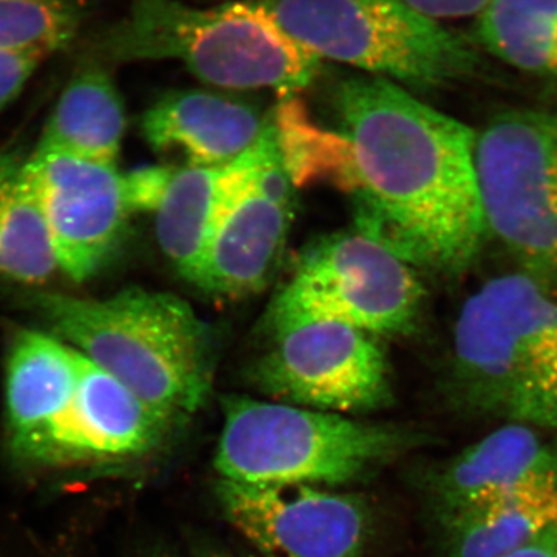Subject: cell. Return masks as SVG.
<instances>
[{"label":"cell","mask_w":557,"mask_h":557,"mask_svg":"<svg viewBox=\"0 0 557 557\" xmlns=\"http://www.w3.org/2000/svg\"><path fill=\"white\" fill-rule=\"evenodd\" d=\"M222 410L214 467L249 485H347L423 442L408 428L240 395Z\"/></svg>","instance_id":"cell-5"},{"label":"cell","mask_w":557,"mask_h":557,"mask_svg":"<svg viewBox=\"0 0 557 557\" xmlns=\"http://www.w3.org/2000/svg\"><path fill=\"white\" fill-rule=\"evenodd\" d=\"M57 271L27 159L13 150L0 152V277L38 285Z\"/></svg>","instance_id":"cell-21"},{"label":"cell","mask_w":557,"mask_h":557,"mask_svg":"<svg viewBox=\"0 0 557 557\" xmlns=\"http://www.w3.org/2000/svg\"><path fill=\"white\" fill-rule=\"evenodd\" d=\"M289 36L319 60L343 62L412 94L480 78L483 51L405 0H262Z\"/></svg>","instance_id":"cell-6"},{"label":"cell","mask_w":557,"mask_h":557,"mask_svg":"<svg viewBox=\"0 0 557 557\" xmlns=\"http://www.w3.org/2000/svg\"><path fill=\"white\" fill-rule=\"evenodd\" d=\"M126 127L123 97L109 69L89 62L62 90L33 152L116 164Z\"/></svg>","instance_id":"cell-18"},{"label":"cell","mask_w":557,"mask_h":557,"mask_svg":"<svg viewBox=\"0 0 557 557\" xmlns=\"http://www.w3.org/2000/svg\"><path fill=\"white\" fill-rule=\"evenodd\" d=\"M251 376L273 401L341 416L375 412L394 399L380 338L341 322H307L274 333Z\"/></svg>","instance_id":"cell-9"},{"label":"cell","mask_w":557,"mask_h":557,"mask_svg":"<svg viewBox=\"0 0 557 557\" xmlns=\"http://www.w3.org/2000/svg\"><path fill=\"white\" fill-rule=\"evenodd\" d=\"M335 106L357 231L417 270L456 277L487 239L475 131L376 76L344 79Z\"/></svg>","instance_id":"cell-1"},{"label":"cell","mask_w":557,"mask_h":557,"mask_svg":"<svg viewBox=\"0 0 557 557\" xmlns=\"http://www.w3.org/2000/svg\"><path fill=\"white\" fill-rule=\"evenodd\" d=\"M27 171L58 270L87 281L119 248L134 212L124 174L116 164L38 152L27 157Z\"/></svg>","instance_id":"cell-12"},{"label":"cell","mask_w":557,"mask_h":557,"mask_svg":"<svg viewBox=\"0 0 557 557\" xmlns=\"http://www.w3.org/2000/svg\"><path fill=\"white\" fill-rule=\"evenodd\" d=\"M101 62L177 61L208 86L292 97L318 73L317 54L282 28L262 0L196 9L180 0H129L102 33Z\"/></svg>","instance_id":"cell-4"},{"label":"cell","mask_w":557,"mask_h":557,"mask_svg":"<svg viewBox=\"0 0 557 557\" xmlns=\"http://www.w3.org/2000/svg\"><path fill=\"white\" fill-rule=\"evenodd\" d=\"M90 14V0H0V50L51 54L67 49Z\"/></svg>","instance_id":"cell-22"},{"label":"cell","mask_w":557,"mask_h":557,"mask_svg":"<svg viewBox=\"0 0 557 557\" xmlns=\"http://www.w3.org/2000/svg\"><path fill=\"white\" fill-rule=\"evenodd\" d=\"M171 421L81 355L78 386L40 461H115L159 445Z\"/></svg>","instance_id":"cell-13"},{"label":"cell","mask_w":557,"mask_h":557,"mask_svg":"<svg viewBox=\"0 0 557 557\" xmlns=\"http://www.w3.org/2000/svg\"><path fill=\"white\" fill-rule=\"evenodd\" d=\"M480 50L557 95V0H494L474 20Z\"/></svg>","instance_id":"cell-20"},{"label":"cell","mask_w":557,"mask_h":557,"mask_svg":"<svg viewBox=\"0 0 557 557\" xmlns=\"http://www.w3.org/2000/svg\"><path fill=\"white\" fill-rule=\"evenodd\" d=\"M293 186L271 120L247 182L212 234L196 287L230 299L267 287L295 218Z\"/></svg>","instance_id":"cell-11"},{"label":"cell","mask_w":557,"mask_h":557,"mask_svg":"<svg viewBox=\"0 0 557 557\" xmlns=\"http://www.w3.org/2000/svg\"><path fill=\"white\" fill-rule=\"evenodd\" d=\"M81 354L67 343L22 330L7 361L5 405L11 443L22 456L40 460L53 428L78 386Z\"/></svg>","instance_id":"cell-16"},{"label":"cell","mask_w":557,"mask_h":557,"mask_svg":"<svg viewBox=\"0 0 557 557\" xmlns=\"http://www.w3.org/2000/svg\"><path fill=\"white\" fill-rule=\"evenodd\" d=\"M426 289L417 269L366 234L335 233L300 252L267 309V335L332 321L376 336H410L420 327Z\"/></svg>","instance_id":"cell-7"},{"label":"cell","mask_w":557,"mask_h":557,"mask_svg":"<svg viewBox=\"0 0 557 557\" xmlns=\"http://www.w3.org/2000/svg\"><path fill=\"white\" fill-rule=\"evenodd\" d=\"M445 394L461 416L557 434V296L519 271L480 285L454 325Z\"/></svg>","instance_id":"cell-3"},{"label":"cell","mask_w":557,"mask_h":557,"mask_svg":"<svg viewBox=\"0 0 557 557\" xmlns=\"http://www.w3.org/2000/svg\"><path fill=\"white\" fill-rule=\"evenodd\" d=\"M474 163L487 236L557 296V109L496 113L475 132Z\"/></svg>","instance_id":"cell-8"},{"label":"cell","mask_w":557,"mask_h":557,"mask_svg":"<svg viewBox=\"0 0 557 557\" xmlns=\"http://www.w3.org/2000/svg\"><path fill=\"white\" fill-rule=\"evenodd\" d=\"M247 102L207 90H177L143 116V137L157 152H178L186 166H225L251 149L270 126Z\"/></svg>","instance_id":"cell-15"},{"label":"cell","mask_w":557,"mask_h":557,"mask_svg":"<svg viewBox=\"0 0 557 557\" xmlns=\"http://www.w3.org/2000/svg\"><path fill=\"white\" fill-rule=\"evenodd\" d=\"M509 557H557V520Z\"/></svg>","instance_id":"cell-25"},{"label":"cell","mask_w":557,"mask_h":557,"mask_svg":"<svg viewBox=\"0 0 557 557\" xmlns=\"http://www.w3.org/2000/svg\"><path fill=\"white\" fill-rule=\"evenodd\" d=\"M548 479H557V438L523 424H502L432 468L423 486L435 519Z\"/></svg>","instance_id":"cell-14"},{"label":"cell","mask_w":557,"mask_h":557,"mask_svg":"<svg viewBox=\"0 0 557 557\" xmlns=\"http://www.w3.org/2000/svg\"><path fill=\"white\" fill-rule=\"evenodd\" d=\"M47 60L49 57L39 51L0 50V112L20 97Z\"/></svg>","instance_id":"cell-23"},{"label":"cell","mask_w":557,"mask_h":557,"mask_svg":"<svg viewBox=\"0 0 557 557\" xmlns=\"http://www.w3.org/2000/svg\"><path fill=\"white\" fill-rule=\"evenodd\" d=\"M256 145L225 166L174 168L152 211L161 251L190 284L196 285L212 234L255 166Z\"/></svg>","instance_id":"cell-17"},{"label":"cell","mask_w":557,"mask_h":557,"mask_svg":"<svg viewBox=\"0 0 557 557\" xmlns=\"http://www.w3.org/2000/svg\"><path fill=\"white\" fill-rule=\"evenodd\" d=\"M434 520L443 557H509L557 520V479Z\"/></svg>","instance_id":"cell-19"},{"label":"cell","mask_w":557,"mask_h":557,"mask_svg":"<svg viewBox=\"0 0 557 557\" xmlns=\"http://www.w3.org/2000/svg\"><path fill=\"white\" fill-rule=\"evenodd\" d=\"M33 304L58 338L171 423L208 398L214 336L178 296L138 287L102 299L44 292Z\"/></svg>","instance_id":"cell-2"},{"label":"cell","mask_w":557,"mask_h":557,"mask_svg":"<svg viewBox=\"0 0 557 557\" xmlns=\"http://www.w3.org/2000/svg\"><path fill=\"white\" fill-rule=\"evenodd\" d=\"M410 7L434 20L478 17L494 0H405Z\"/></svg>","instance_id":"cell-24"},{"label":"cell","mask_w":557,"mask_h":557,"mask_svg":"<svg viewBox=\"0 0 557 557\" xmlns=\"http://www.w3.org/2000/svg\"><path fill=\"white\" fill-rule=\"evenodd\" d=\"M220 508L234 530L269 557H364L368 504L309 485H249L220 479Z\"/></svg>","instance_id":"cell-10"}]
</instances>
